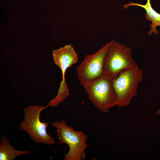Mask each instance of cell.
Segmentation results:
<instances>
[{"label": "cell", "instance_id": "ba28073f", "mask_svg": "<svg viewBox=\"0 0 160 160\" xmlns=\"http://www.w3.org/2000/svg\"><path fill=\"white\" fill-rule=\"evenodd\" d=\"M132 5L141 7L145 10V17L147 20L150 21L151 22V24L149 25L151 28L148 32V34L151 35L154 33L156 35L158 34L159 31L156 28L158 26L160 27V14L156 12L152 8L150 0H147V2L145 5L132 2L124 5L123 7L124 9H127L129 6Z\"/></svg>", "mask_w": 160, "mask_h": 160}, {"label": "cell", "instance_id": "52a82bcc", "mask_svg": "<svg viewBox=\"0 0 160 160\" xmlns=\"http://www.w3.org/2000/svg\"><path fill=\"white\" fill-rule=\"evenodd\" d=\"M52 56L54 63L60 69L62 76V80L56 98L59 101H63L70 95L66 83V71L68 68L77 63L78 56L73 46L71 44L53 50Z\"/></svg>", "mask_w": 160, "mask_h": 160}, {"label": "cell", "instance_id": "9c48e42d", "mask_svg": "<svg viewBox=\"0 0 160 160\" xmlns=\"http://www.w3.org/2000/svg\"><path fill=\"white\" fill-rule=\"evenodd\" d=\"M32 153L30 151L16 150L10 144L6 135L3 134L0 140V160H13L18 156Z\"/></svg>", "mask_w": 160, "mask_h": 160}, {"label": "cell", "instance_id": "277c9868", "mask_svg": "<svg viewBox=\"0 0 160 160\" xmlns=\"http://www.w3.org/2000/svg\"><path fill=\"white\" fill-rule=\"evenodd\" d=\"M48 106V104L45 106L31 105L23 109L24 118L20 123V129L26 132L36 144L50 145L56 143L54 138L47 132L48 123L40 120L41 113Z\"/></svg>", "mask_w": 160, "mask_h": 160}, {"label": "cell", "instance_id": "7a4b0ae2", "mask_svg": "<svg viewBox=\"0 0 160 160\" xmlns=\"http://www.w3.org/2000/svg\"><path fill=\"white\" fill-rule=\"evenodd\" d=\"M53 127L57 128V136L60 144H66L69 147L65 154L64 160H81L86 157L85 150L88 145L86 142L88 137L82 131H75L73 127L68 126L64 120L51 122Z\"/></svg>", "mask_w": 160, "mask_h": 160}, {"label": "cell", "instance_id": "30bf717a", "mask_svg": "<svg viewBox=\"0 0 160 160\" xmlns=\"http://www.w3.org/2000/svg\"><path fill=\"white\" fill-rule=\"evenodd\" d=\"M156 114L157 115H160V108L156 111Z\"/></svg>", "mask_w": 160, "mask_h": 160}, {"label": "cell", "instance_id": "6da1fadb", "mask_svg": "<svg viewBox=\"0 0 160 160\" xmlns=\"http://www.w3.org/2000/svg\"><path fill=\"white\" fill-rule=\"evenodd\" d=\"M115 76L104 74L83 86L89 99L98 110L103 113L108 112L110 109L117 103V96L113 83Z\"/></svg>", "mask_w": 160, "mask_h": 160}, {"label": "cell", "instance_id": "5b68a950", "mask_svg": "<svg viewBox=\"0 0 160 160\" xmlns=\"http://www.w3.org/2000/svg\"><path fill=\"white\" fill-rule=\"evenodd\" d=\"M110 44L109 41L95 53L87 55L77 67L76 72L81 84L85 86L104 75L105 57Z\"/></svg>", "mask_w": 160, "mask_h": 160}, {"label": "cell", "instance_id": "8992f818", "mask_svg": "<svg viewBox=\"0 0 160 160\" xmlns=\"http://www.w3.org/2000/svg\"><path fill=\"white\" fill-rule=\"evenodd\" d=\"M109 42L105 57L104 74L115 76L125 69L138 65L132 58L131 48L113 39Z\"/></svg>", "mask_w": 160, "mask_h": 160}, {"label": "cell", "instance_id": "3957f363", "mask_svg": "<svg viewBox=\"0 0 160 160\" xmlns=\"http://www.w3.org/2000/svg\"><path fill=\"white\" fill-rule=\"evenodd\" d=\"M143 72L136 66L125 69L113 78V85L118 97L116 105L119 108L127 107L130 104L137 93V88L143 79Z\"/></svg>", "mask_w": 160, "mask_h": 160}]
</instances>
